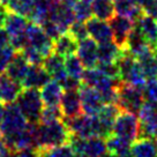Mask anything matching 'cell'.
Wrapping results in <instances>:
<instances>
[{
  "label": "cell",
  "instance_id": "1",
  "mask_svg": "<svg viewBox=\"0 0 157 157\" xmlns=\"http://www.w3.org/2000/svg\"><path fill=\"white\" fill-rule=\"evenodd\" d=\"M37 148L54 147L64 143H69L72 134L67 125L63 120L52 123H37L35 127Z\"/></svg>",
  "mask_w": 157,
  "mask_h": 157
},
{
  "label": "cell",
  "instance_id": "2",
  "mask_svg": "<svg viewBox=\"0 0 157 157\" xmlns=\"http://www.w3.org/2000/svg\"><path fill=\"white\" fill-rule=\"evenodd\" d=\"M15 103L17 104L21 112L27 118L28 123H39L40 114L44 108V103L40 97V93L36 88H23L16 98Z\"/></svg>",
  "mask_w": 157,
  "mask_h": 157
},
{
  "label": "cell",
  "instance_id": "3",
  "mask_svg": "<svg viewBox=\"0 0 157 157\" xmlns=\"http://www.w3.org/2000/svg\"><path fill=\"white\" fill-rule=\"evenodd\" d=\"M28 120L21 112L17 104L8 103L5 104V110H4V116L0 125V134L2 139H7L10 136H13L19 132L23 131L25 128L28 127Z\"/></svg>",
  "mask_w": 157,
  "mask_h": 157
},
{
  "label": "cell",
  "instance_id": "4",
  "mask_svg": "<svg viewBox=\"0 0 157 157\" xmlns=\"http://www.w3.org/2000/svg\"><path fill=\"white\" fill-rule=\"evenodd\" d=\"M146 102L143 89L132 86L126 82H121L118 87L117 105L121 111L139 113Z\"/></svg>",
  "mask_w": 157,
  "mask_h": 157
},
{
  "label": "cell",
  "instance_id": "5",
  "mask_svg": "<svg viewBox=\"0 0 157 157\" xmlns=\"http://www.w3.org/2000/svg\"><path fill=\"white\" fill-rule=\"evenodd\" d=\"M113 134L126 139L128 141H135L141 136V121L136 113L120 111L114 121L112 129Z\"/></svg>",
  "mask_w": 157,
  "mask_h": 157
},
{
  "label": "cell",
  "instance_id": "6",
  "mask_svg": "<svg viewBox=\"0 0 157 157\" xmlns=\"http://www.w3.org/2000/svg\"><path fill=\"white\" fill-rule=\"evenodd\" d=\"M64 121L67 125L71 134L74 136H98V121L96 116H88L86 113H81L74 118L64 119Z\"/></svg>",
  "mask_w": 157,
  "mask_h": 157
},
{
  "label": "cell",
  "instance_id": "7",
  "mask_svg": "<svg viewBox=\"0 0 157 157\" xmlns=\"http://www.w3.org/2000/svg\"><path fill=\"white\" fill-rule=\"evenodd\" d=\"M25 35L28 45L38 50L44 57H48L51 52H53V40L46 35L40 25L30 21Z\"/></svg>",
  "mask_w": 157,
  "mask_h": 157
},
{
  "label": "cell",
  "instance_id": "8",
  "mask_svg": "<svg viewBox=\"0 0 157 157\" xmlns=\"http://www.w3.org/2000/svg\"><path fill=\"white\" fill-rule=\"evenodd\" d=\"M121 82H123L121 80H114L108 76L98 67L86 68L83 76H82V83L93 87L101 94L112 88H118Z\"/></svg>",
  "mask_w": 157,
  "mask_h": 157
},
{
  "label": "cell",
  "instance_id": "9",
  "mask_svg": "<svg viewBox=\"0 0 157 157\" xmlns=\"http://www.w3.org/2000/svg\"><path fill=\"white\" fill-rule=\"evenodd\" d=\"M109 23L112 30V38L113 42L121 49L126 48L128 36L131 34L132 29L134 28L135 22L133 20L128 19L126 16L119 14H114L109 20Z\"/></svg>",
  "mask_w": 157,
  "mask_h": 157
},
{
  "label": "cell",
  "instance_id": "10",
  "mask_svg": "<svg viewBox=\"0 0 157 157\" xmlns=\"http://www.w3.org/2000/svg\"><path fill=\"white\" fill-rule=\"evenodd\" d=\"M78 93H80L83 113L88 116H97L104 105V101L101 96V93L93 87L83 83L78 88Z\"/></svg>",
  "mask_w": 157,
  "mask_h": 157
},
{
  "label": "cell",
  "instance_id": "11",
  "mask_svg": "<svg viewBox=\"0 0 157 157\" xmlns=\"http://www.w3.org/2000/svg\"><path fill=\"white\" fill-rule=\"evenodd\" d=\"M141 136H157V103L146 101L139 112Z\"/></svg>",
  "mask_w": 157,
  "mask_h": 157
},
{
  "label": "cell",
  "instance_id": "12",
  "mask_svg": "<svg viewBox=\"0 0 157 157\" xmlns=\"http://www.w3.org/2000/svg\"><path fill=\"white\" fill-rule=\"evenodd\" d=\"M49 19L56 22L64 33H67L69 27L76 21L73 6L67 2H56V1L50 10Z\"/></svg>",
  "mask_w": 157,
  "mask_h": 157
},
{
  "label": "cell",
  "instance_id": "13",
  "mask_svg": "<svg viewBox=\"0 0 157 157\" xmlns=\"http://www.w3.org/2000/svg\"><path fill=\"white\" fill-rule=\"evenodd\" d=\"M76 56L82 61L86 68H93L98 65V43L91 37L78 42Z\"/></svg>",
  "mask_w": 157,
  "mask_h": 157
},
{
  "label": "cell",
  "instance_id": "14",
  "mask_svg": "<svg viewBox=\"0 0 157 157\" xmlns=\"http://www.w3.org/2000/svg\"><path fill=\"white\" fill-rule=\"evenodd\" d=\"M60 109L64 114V119L74 118L83 112L78 89H65L60 99Z\"/></svg>",
  "mask_w": 157,
  "mask_h": 157
},
{
  "label": "cell",
  "instance_id": "15",
  "mask_svg": "<svg viewBox=\"0 0 157 157\" xmlns=\"http://www.w3.org/2000/svg\"><path fill=\"white\" fill-rule=\"evenodd\" d=\"M86 25H87L89 37L95 39L98 44L104 43V42H109V40H113L112 30H111L109 21H106V20L91 16L86 22Z\"/></svg>",
  "mask_w": 157,
  "mask_h": 157
},
{
  "label": "cell",
  "instance_id": "16",
  "mask_svg": "<svg viewBox=\"0 0 157 157\" xmlns=\"http://www.w3.org/2000/svg\"><path fill=\"white\" fill-rule=\"evenodd\" d=\"M43 66L50 74L51 78L57 80L60 84L68 78V74L65 68V58L56 52H51L48 57H45Z\"/></svg>",
  "mask_w": 157,
  "mask_h": 157
},
{
  "label": "cell",
  "instance_id": "17",
  "mask_svg": "<svg viewBox=\"0 0 157 157\" xmlns=\"http://www.w3.org/2000/svg\"><path fill=\"white\" fill-rule=\"evenodd\" d=\"M50 80H51V76L43 65H30L29 69L22 81V87L40 89Z\"/></svg>",
  "mask_w": 157,
  "mask_h": 157
},
{
  "label": "cell",
  "instance_id": "18",
  "mask_svg": "<svg viewBox=\"0 0 157 157\" xmlns=\"http://www.w3.org/2000/svg\"><path fill=\"white\" fill-rule=\"evenodd\" d=\"M22 89V84L10 78L5 72L0 74V101L4 104L14 103Z\"/></svg>",
  "mask_w": 157,
  "mask_h": 157
},
{
  "label": "cell",
  "instance_id": "19",
  "mask_svg": "<svg viewBox=\"0 0 157 157\" xmlns=\"http://www.w3.org/2000/svg\"><path fill=\"white\" fill-rule=\"evenodd\" d=\"M135 25L141 31L148 44L157 51V20L144 12L135 21Z\"/></svg>",
  "mask_w": 157,
  "mask_h": 157
},
{
  "label": "cell",
  "instance_id": "20",
  "mask_svg": "<svg viewBox=\"0 0 157 157\" xmlns=\"http://www.w3.org/2000/svg\"><path fill=\"white\" fill-rule=\"evenodd\" d=\"M29 67L30 63L27 60V58L23 56V53L21 51H16L13 59L10 60V63L7 66L5 73L10 78L15 80L16 82H20L22 84V81H23Z\"/></svg>",
  "mask_w": 157,
  "mask_h": 157
},
{
  "label": "cell",
  "instance_id": "21",
  "mask_svg": "<svg viewBox=\"0 0 157 157\" xmlns=\"http://www.w3.org/2000/svg\"><path fill=\"white\" fill-rule=\"evenodd\" d=\"M132 157H157V142L151 136H140L131 144Z\"/></svg>",
  "mask_w": 157,
  "mask_h": 157
},
{
  "label": "cell",
  "instance_id": "22",
  "mask_svg": "<svg viewBox=\"0 0 157 157\" xmlns=\"http://www.w3.org/2000/svg\"><path fill=\"white\" fill-rule=\"evenodd\" d=\"M28 25H29L28 17H25L23 15L13 13V12H10L5 21L4 29L8 34L10 38H13V37L25 35Z\"/></svg>",
  "mask_w": 157,
  "mask_h": 157
},
{
  "label": "cell",
  "instance_id": "23",
  "mask_svg": "<svg viewBox=\"0 0 157 157\" xmlns=\"http://www.w3.org/2000/svg\"><path fill=\"white\" fill-rule=\"evenodd\" d=\"M40 97L44 103V106L46 105H59L60 99L64 94V87L58 82L57 80L51 78L46 84H44L40 90Z\"/></svg>",
  "mask_w": 157,
  "mask_h": 157
},
{
  "label": "cell",
  "instance_id": "24",
  "mask_svg": "<svg viewBox=\"0 0 157 157\" xmlns=\"http://www.w3.org/2000/svg\"><path fill=\"white\" fill-rule=\"evenodd\" d=\"M150 49H154V48L148 44V42L144 39L141 31L139 30L136 25H134V28L132 29L131 34L128 36L127 44H126L125 50H127L128 52H131L135 58H137V57H140L141 54L147 52L148 50Z\"/></svg>",
  "mask_w": 157,
  "mask_h": 157
},
{
  "label": "cell",
  "instance_id": "25",
  "mask_svg": "<svg viewBox=\"0 0 157 157\" xmlns=\"http://www.w3.org/2000/svg\"><path fill=\"white\" fill-rule=\"evenodd\" d=\"M78 46V40L69 34L68 31L61 34L58 38L53 40V52L63 56L64 58L76 53Z\"/></svg>",
  "mask_w": 157,
  "mask_h": 157
},
{
  "label": "cell",
  "instance_id": "26",
  "mask_svg": "<svg viewBox=\"0 0 157 157\" xmlns=\"http://www.w3.org/2000/svg\"><path fill=\"white\" fill-rule=\"evenodd\" d=\"M114 12L116 14L126 16L134 22L144 13L142 7L134 0H114Z\"/></svg>",
  "mask_w": 157,
  "mask_h": 157
},
{
  "label": "cell",
  "instance_id": "27",
  "mask_svg": "<svg viewBox=\"0 0 157 157\" xmlns=\"http://www.w3.org/2000/svg\"><path fill=\"white\" fill-rule=\"evenodd\" d=\"M121 52H123V49L119 48L113 40L99 43L98 44V64L117 63Z\"/></svg>",
  "mask_w": 157,
  "mask_h": 157
},
{
  "label": "cell",
  "instance_id": "28",
  "mask_svg": "<svg viewBox=\"0 0 157 157\" xmlns=\"http://www.w3.org/2000/svg\"><path fill=\"white\" fill-rule=\"evenodd\" d=\"M106 148L108 152L116 155V156H125L131 154V144L132 142L124 137L119 136L117 134H111L106 139Z\"/></svg>",
  "mask_w": 157,
  "mask_h": 157
},
{
  "label": "cell",
  "instance_id": "29",
  "mask_svg": "<svg viewBox=\"0 0 157 157\" xmlns=\"http://www.w3.org/2000/svg\"><path fill=\"white\" fill-rule=\"evenodd\" d=\"M91 10H93V16L109 21L116 14L114 0H93Z\"/></svg>",
  "mask_w": 157,
  "mask_h": 157
},
{
  "label": "cell",
  "instance_id": "30",
  "mask_svg": "<svg viewBox=\"0 0 157 157\" xmlns=\"http://www.w3.org/2000/svg\"><path fill=\"white\" fill-rule=\"evenodd\" d=\"M39 157H76V152L71 143H64L54 147L38 148Z\"/></svg>",
  "mask_w": 157,
  "mask_h": 157
},
{
  "label": "cell",
  "instance_id": "31",
  "mask_svg": "<svg viewBox=\"0 0 157 157\" xmlns=\"http://www.w3.org/2000/svg\"><path fill=\"white\" fill-rule=\"evenodd\" d=\"M65 68L69 76L82 81V76L86 71V67L75 53L65 58Z\"/></svg>",
  "mask_w": 157,
  "mask_h": 157
},
{
  "label": "cell",
  "instance_id": "32",
  "mask_svg": "<svg viewBox=\"0 0 157 157\" xmlns=\"http://www.w3.org/2000/svg\"><path fill=\"white\" fill-rule=\"evenodd\" d=\"M91 2H93V0H75L74 1L72 6H73L76 21L87 22L93 16Z\"/></svg>",
  "mask_w": 157,
  "mask_h": 157
},
{
  "label": "cell",
  "instance_id": "33",
  "mask_svg": "<svg viewBox=\"0 0 157 157\" xmlns=\"http://www.w3.org/2000/svg\"><path fill=\"white\" fill-rule=\"evenodd\" d=\"M34 6V0H10L7 4L10 12L23 15L25 17H29L30 14L33 13Z\"/></svg>",
  "mask_w": 157,
  "mask_h": 157
},
{
  "label": "cell",
  "instance_id": "34",
  "mask_svg": "<svg viewBox=\"0 0 157 157\" xmlns=\"http://www.w3.org/2000/svg\"><path fill=\"white\" fill-rule=\"evenodd\" d=\"M64 114L60 109V105H45L43 108L39 123H52L56 120H63Z\"/></svg>",
  "mask_w": 157,
  "mask_h": 157
},
{
  "label": "cell",
  "instance_id": "35",
  "mask_svg": "<svg viewBox=\"0 0 157 157\" xmlns=\"http://www.w3.org/2000/svg\"><path fill=\"white\" fill-rule=\"evenodd\" d=\"M16 51L13 49V46L10 44L6 45L4 48H0V74L4 73L7 68L10 60L13 59Z\"/></svg>",
  "mask_w": 157,
  "mask_h": 157
},
{
  "label": "cell",
  "instance_id": "36",
  "mask_svg": "<svg viewBox=\"0 0 157 157\" xmlns=\"http://www.w3.org/2000/svg\"><path fill=\"white\" fill-rule=\"evenodd\" d=\"M23 56H25L27 60L30 63V65H43L45 57L39 52L38 50H36L35 48L27 45L25 49L21 51Z\"/></svg>",
  "mask_w": 157,
  "mask_h": 157
},
{
  "label": "cell",
  "instance_id": "37",
  "mask_svg": "<svg viewBox=\"0 0 157 157\" xmlns=\"http://www.w3.org/2000/svg\"><path fill=\"white\" fill-rule=\"evenodd\" d=\"M143 95L148 102L157 103V78H149L144 87H143Z\"/></svg>",
  "mask_w": 157,
  "mask_h": 157
},
{
  "label": "cell",
  "instance_id": "38",
  "mask_svg": "<svg viewBox=\"0 0 157 157\" xmlns=\"http://www.w3.org/2000/svg\"><path fill=\"white\" fill-rule=\"evenodd\" d=\"M68 33L72 35V36H74L78 42L84 38H87L89 36L86 22H82V21H75L73 25L69 27Z\"/></svg>",
  "mask_w": 157,
  "mask_h": 157
},
{
  "label": "cell",
  "instance_id": "39",
  "mask_svg": "<svg viewBox=\"0 0 157 157\" xmlns=\"http://www.w3.org/2000/svg\"><path fill=\"white\" fill-rule=\"evenodd\" d=\"M42 25L43 30L46 33V35H48L52 40L57 39L60 35L64 34V31L61 30V28H60L56 22H53L52 20H50V19L46 20L44 23H43V25Z\"/></svg>",
  "mask_w": 157,
  "mask_h": 157
},
{
  "label": "cell",
  "instance_id": "40",
  "mask_svg": "<svg viewBox=\"0 0 157 157\" xmlns=\"http://www.w3.org/2000/svg\"><path fill=\"white\" fill-rule=\"evenodd\" d=\"M143 10L157 20V0H149L143 7Z\"/></svg>",
  "mask_w": 157,
  "mask_h": 157
},
{
  "label": "cell",
  "instance_id": "41",
  "mask_svg": "<svg viewBox=\"0 0 157 157\" xmlns=\"http://www.w3.org/2000/svg\"><path fill=\"white\" fill-rule=\"evenodd\" d=\"M12 149L5 142L2 136H0V157H10Z\"/></svg>",
  "mask_w": 157,
  "mask_h": 157
},
{
  "label": "cell",
  "instance_id": "42",
  "mask_svg": "<svg viewBox=\"0 0 157 157\" xmlns=\"http://www.w3.org/2000/svg\"><path fill=\"white\" fill-rule=\"evenodd\" d=\"M8 13H10L8 7L6 5H1V4H0V27H4Z\"/></svg>",
  "mask_w": 157,
  "mask_h": 157
},
{
  "label": "cell",
  "instance_id": "43",
  "mask_svg": "<svg viewBox=\"0 0 157 157\" xmlns=\"http://www.w3.org/2000/svg\"><path fill=\"white\" fill-rule=\"evenodd\" d=\"M8 44H10V36L5 29H2V27H0V48H4Z\"/></svg>",
  "mask_w": 157,
  "mask_h": 157
},
{
  "label": "cell",
  "instance_id": "44",
  "mask_svg": "<svg viewBox=\"0 0 157 157\" xmlns=\"http://www.w3.org/2000/svg\"><path fill=\"white\" fill-rule=\"evenodd\" d=\"M4 110H5V104L0 101V125H1V120H2V116H4Z\"/></svg>",
  "mask_w": 157,
  "mask_h": 157
},
{
  "label": "cell",
  "instance_id": "45",
  "mask_svg": "<svg viewBox=\"0 0 157 157\" xmlns=\"http://www.w3.org/2000/svg\"><path fill=\"white\" fill-rule=\"evenodd\" d=\"M134 1H135V2H136L137 5H140L141 6V7H144V6H146V4H147L148 1H149V0H134Z\"/></svg>",
  "mask_w": 157,
  "mask_h": 157
},
{
  "label": "cell",
  "instance_id": "46",
  "mask_svg": "<svg viewBox=\"0 0 157 157\" xmlns=\"http://www.w3.org/2000/svg\"><path fill=\"white\" fill-rule=\"evenodd\" d=\"M56 2H67V4H71V5H73L74 0H53Z\"/></svg>",
  "mask_w": 157,
  "mask_h": 157
},
{
  "label": "cell",
  "instance_id": "47",
  "mask_svg": "<svg viewBox=\"0 0 157 157\" xmlns=\"http://www.w3.org/2000/svg\"><path fill=\"white\" fill-rule=\"evenodd\" d=\"M102 157H119V156H116V155H112V154H110V152H106V154H104Z\"/></svg>",
  "mask_w": 157,
  "mask_h": 157
},
{
  "label": "cell",
  "instance_id": "48",
  "mask_svg": "<svg viewBox=\"0 0 157 157\" xmlns=\"http://www.w3.org/2000/svg\"><path fill=\"white\" fill-rule=\"evenodd\" d=\"M8 1H10V0H0V4H1V5H6V6H7Z\"/></svg>",
  "mask_w": 157,
  "mask_h": 157
},
{
  "label": "cell",
  "instance_id": "49",
  "mask_svg": "<svg viewBox=\"0 0 157 157\" xmlns=\"http://www.w3.org/2000/svg\"><path fill=\"white\" fill-rule=\"evenodd\" d=\"M76 157H89V156L84 155V154H76Z\"/></svg>",
  "mask_w": 157,
  "mask_h": 157
},
{
  "label": "cell",
  "instance_id": "50",
  "mask_svg": "<svg viewBox=\"0 0 157 157\" xmlns=\"http://www.w3.org/2000/svg\"><path fill=\"white\" fill-rule=\"evenodd\" d=\"M156 59H157V51H156Z\"/></svg>",
  "mask_w": 157,
  "mask_h": 157
}]
</instances>
